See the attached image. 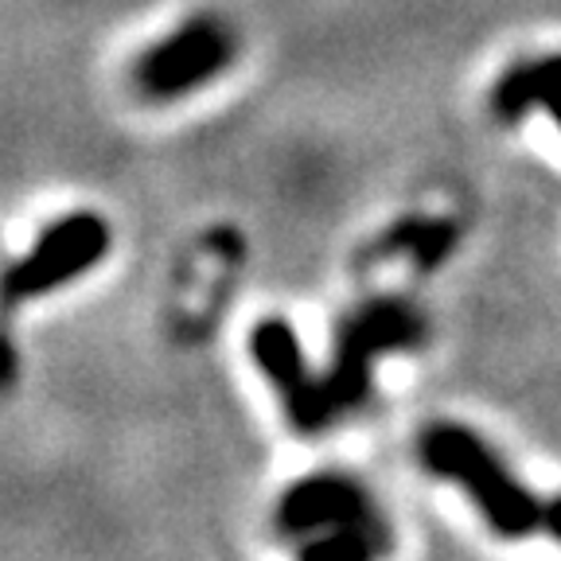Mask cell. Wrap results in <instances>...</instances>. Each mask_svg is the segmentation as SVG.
Returning <instances> with one entry per match:
<instances>
[{
  "label": "cell",
  "mask_w": 561,
  "mask_h": 561,
  "mask_svg": "<svg viewBox=\"0 0 561 561\" xmlns=\"http://www.w3.org/2000/svg\"><path fill=\"white\" fill-rule=\"evenodd\" d=\"M417 456L425 472L440 476V480L465 491L472 507L480 511V518L500 538L515 542V538H526L538 530L542 500L535 491H526L472 430L453 425V421L430 425L417 440Z\"/></svg>",
  "instance_id": "cell-1"
},
{
  "label": "cell",
  "mask_w": 561,
  "mask_h": 561,
  "mask_svg": "<svg viewBox=\"0 0 561 561\" xmlns=\"http://www.w3.org/2000/svg\"><path fill=\"white\" fill-rule=\"evenodd\" d=\"M421 343H425V320L405 300L378 297L351 308L335 328L332 363L316 378L328 417L335 421L367 405L370 386H375V363L398 351H417Z\"/></svg>",
  "instance_id": "cell-2"
},
{
  "label": "cell",
  "mask_w": 561,
  "mask_h": 561,
  "mask_svg": "<svg viewBox=\"0 0 561 561\" xmlns=\"http://www.w3.org/2000/svg\"><path fill=\"white\" fill-rule=\"evenodd\" d=\"M234 32L219 16H192L152 44L133 67V82L152 102H175L234 62Z\"/></svg>",
  "instance_id": "cell-3"
},
{
  "label": "cell",
  "mask_w": 561,
  "mask_h": 561,
  "mask_svg": "<svg viewBox=\"0 0 561 561\" xmlns=\"http://www.w3.org/2000/svg\"><path fill=\"white\" fill-rule=\"evenodd\" d=\"M110 254V227L94 210H75L67 219L51 222L35 245L4 273L0 297L4 300H35L62 289L87 270H94Z\"/></svg>",
  "instance_id": "cell-4"
},
{
  "label": "cell",
  "mask_w": 561,
  "mask_h": 561,
  "mask_svg": "<svg viewBox=\"0 0 561 561\" xmlns=\"http://www.w3.org/2000/svg\"><path fill=\"white\" fill-rule=\"evenodd\" d=\"M250 355H254L265 382L277 390L280 410H285L293 430L305 433V437H316V433H324L332 425L324 402H320V386L308 375L300 335L289 320L270 316V320L254 324V332H250Z\"/></svg>",
  "instance_id": "cell-5"
},
{
  "label": "cell",
  "mask_w": 561,
  "mask_h": 561,
  "mask_svg": "<svg viewBox=\"0 0 561 561\" xmlns=\"http://www.w3.org/2000/svg\"><path fill=\"white\" fill-rule=\"evenodd\" d=\"M280 535H320V530H367L378 542H386V530L370 507L367 491L347 476L320 472L293 483L277 503Z\"/></svg>",
  "instance_id": "cell-6"
},
{
  "label": "cell",
  "mask_w": 561,
  "mask_h": 561,
  "mask_svg": "<svg viewBox=\"0 0 561 561\" xmlns=\"http://www.w3.org/2000/svg\"><path fill=\"white\" fill-rule=\"evenodd\" d=\"M491 110L503 122H518L530 110H546L561 129V55L511 67L491 90Z\"/></svg>",
  "instance_id": "cell-7"
},
{
  "label": "cell",
  "mask_w": 561,
  "mask_h": 561,
  "mask_svg": "<svg viewBox=\"0 0 561 561\" xmlns=\"http://www.w3.org/2000/svg\"><path fill=\"white\" fill-rule=\"evenodd\" d=\"M456 238H460V230L448 219H405L386 230V238L378 242V257L402 254L417 270H437L453 254Z\"/></svg>",
  "instance_id": "cell-8"
},
{
  "label": "cell",
  "mask_w": 561,
  "mask_h": 561,
  "mask_svg": "<svg viewBox=\"0 0 561 561\" xmlns=\"http://www.w3.org/2000/svg\"><path fill=\"white\" fill-rule=\"evenodd\" d=\"M386 550V542H378L367 530H324L320 538H308L300 546L305 561H367L370 553Z\"/></svg>",
  "instance_id": "cell-9"
},
{
  "label": "cell",
  "mask_w": 561,
  "mask_h": 561,
  "mask_svg": "<svg viewBox=\"0 0 561 561\" xmlns=\"http://www.w3.org/2000/svg\"><path fill=\"white\" fill-rule=\"evenodd\" d=\"M538 530H546V535L561 542V495L542 503V523H538Z\"/></svg>",
  "instance_id": "cell-10"
},
{
  "label": "cell",
  "mask_w": 561,
  "mask_h": 561,
  "mask_svg": "<svg viewBox=\"0 0 561 561\" xmlns=\"http://www.w3.org/2000/svg\"><path fill=\"white\" fill-rule=\"evenodd\" d=\"M12 378H16V347L0 332V386H12Z\"/></svg>",
  "instance_id": "cell-11"
}]
</instances>
